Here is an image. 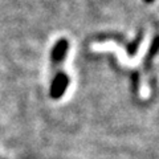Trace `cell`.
<instances>
[{"instance_id":"obj_1","label":"cell","mask_w":159,"mask_h":159,"mask_svg":"<svg viewBox=\"0 0 159 159\" xmlns=\"http://www.w3.org/2000/svg\"><path fill=\"white\" fill-rule=\"evenodd\" d=\"M68 52V41L66 40H60L56 44V47L52 51V58L54 61H60V60H64Z\"/></svg>"},{"instance_id":"obj_2","label":"cell","mask_w":159,"mask_h":159,"mask_svg":"<svg viewBox=\"0 0 159 159\" xmlns=\"http://www.w3.org/2000/svg\"><path fill=\"white\" fill-rule=\"evenodd\" d=\"M66 82H68V78L65 76V73H61L60 76L56 78V81H54V88L52 89V94H54V97H60V94L61 93H65L66 90Z\"/></svg>"},{"instance_id":"obj_3","label":"cell","mask_w":159,"mask_h":159,"mask_svg":"<svg viewBox=\"0 0 159 159\" xmlns=\"http://www.w3.org/2000/svg\"><path fill=\"white\" fill-rule=\"evenodd\" d=\"M146 3H151V2H154V0H145Z\"/></svg>"}]
</instances>
